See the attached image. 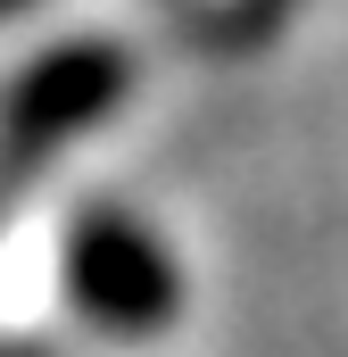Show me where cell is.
Returning a JSON list of instances; mask_svg holds the SVG:
<instances>
[{"instance_id": "obj_1", "label": "cell", "mask_w": 348, "mask_h": 357, "mask_svg": "<svg viewBox=\"0 0 348 357\" xmlns=\"http://www.w3.org/2000/svg\"><path fill=\"white\" fill-rule=\"evenodd\" d=\"M67 291L91 324L141 341V333H166L174 307H182V274H174L166 241L125 216V208H84L75 233H67Z\"/></svg>"}, {"instance_id": "obj_2", "label": "cell", "mask_w": 348, "mask_h": 357, "mask_svg": "<svg viewBox=\"0 0 348 357\" xmlns=\"http://www.w3.org/2000/svg\"><path fill=\"white\" fill-rule=\"evenodd\" d=\"M133 84V59L116 50V42H58V50H42L8 100H0V158L8 167H33V158H50V150H67L75 133H91L116 100Z\"/></svg>"}, {"instance_id": "obj_3", "label": "cell", "mask_w": 348, "mask_h": 357, "mask_svg": "<svg viewBox=\"0 0 348 357\" xmlns=\"http://www.w3.org/2000/svg\"><path fill=\"white\" fill-rule=\"evenodd\" d=\"M17 8H33V0H0V17H17Z\"/></svg>"}]
</instances>
